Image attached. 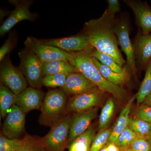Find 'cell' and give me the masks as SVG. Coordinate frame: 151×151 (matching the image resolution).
<instances>
[{
	"mask_svg": "<svg viewBox=\"0 0 151 151\" xmlns=\"http://www.w3.org/2000/svg\"><path fill=\"white\" fill-rule=\"evenodd\" d=\"M146 138L147 139V140L148 141L151 147V129L150 131V133H149L148 134Z\"/></svg>",
	"mask_w": 151,
	"mask_h": 151,
	"instance_id": "obj_38",
	"label": "cell"
},
{
	"mask_svg": "<svg viewBox=\"0 0 151 151\" xmlns=\"http://www.w3.org/2000/svg\"><path fill=\"white\" fill-rule=\"evenodd\" d=\"M133 45L138 66L143 67L148 64L151 60V34L144 35L138 33Z\"/></svg>",
	"mask_w": 151,
	"mask_h": 151,
	"instance_id": "obj_17",
	"label": "cell"
},
{
	"mask_svg": "<svg viewBox=\"0 0 151 151\" xmlns=\"http://www.w3.org/2000/svg\"><path fill=\"white\" fill-rule=\"evenodd\" d=\"M92 60L103 77L109 82L119 86L129 81V72L126 66L121 72H116L106 65L102 64L96 58L92 57Z\"/></svg>",
	"mask_w": 151,
	"mask_h": 151,
	"instance_id": "obj_18",
	"label": "cell"
},
{
	"mask_svg": "<svg viewBox=\"0 0 151 151\" xmlns=\"http://www.w3.org/2000/svg\"><path fill=\"white\" fill-rule=\"evenodd\" d=\"M25 113L14 105L6 117L2 134L9 139H19L25 131Z\"/></svg>",
	"mask_w": 151,
	"mask_h": 151,
	"instance_id": "obj_10",
	"label": "cell"
},
{
	"mask_svg": "<svg viewBox=\"0 0 151 151\" xmlns=\"http://www.w3.org/2000/svg\"><path fill=\"white\" fill-rule=\"evenodd\" d=\"M114 32L117 37L118 44L127 56L126 68L133 74L137 71V64L134 50L129 36V29L128 21L126 19H122L115 22Z\"/></svg>",
	"mask_w": 151,
	"mask_h": 151,
	"instance_id": "obj_8",
	"label": "cell"
},
{
	"mask_svg": "<svg viewBox=\"0 0 151 151\" xmlns=\"http://www.w3.org/2000/svg\"><path fill=\"white\" fill-rule=\"evenodd\" d=\"M115 111V104L112 99L107 100L105 105L101 111L99 118V132H102L107 128L110 122Z\"/></svg>",
	"mask_w": 151,
	"mask_h": 151,
	"instance_id": "obj_23",
	"label": "cell"
},
{
	"mask_svg": "<svg viewBox=\"0 0 151 151\" xmlns=\"http://www.w3.org/2000/svg\"><path fill=\"white\" fill-rule=\"evenodd\" d=\"M133 11L144 35L151 32V7L146 3L134 0L124 1Z\"/></svg>",
	"mask_w": 151,
	"mask_h": 151,
	"instance_id": "obj_16",
	"label": "cell"
},
{
	"mask_svg": "<svg viewBox=\"0 0 151 151\" xmlns=\"http://www.w3.org/2000/svg\"><path fill=\"white\" fill-rule=\"evenodd\" d=\"M130 147L134 151H151L150 145L146 138H137Z\"/></svg>",
	"mask_w": 151,
	"mask_h": 151,
	"instance_id": "obj_32",
	"label": "cell"
},
{
	"mask_svg": "<svg viewBox=\"0 0 151 151\" xmlns=\"http://www.w3.org/2000/svg\"><path fill=\"white\" fill-rule=\"evenodd\" d=\"M100 151H107V150H106V148H103V149H102V150H100Z\"/></svg>",
	"mask_w": 151,
	"mask_h": 151,
	"instance_id": "obj_39",
	"label": "cell"
},
{
	"mask_svg": "<svg viewBox=\"0 0 151 151\" xmlns=\"http://www.w3.org/2000/svg\"><path fill=\"white\" fill-rule=\"evenodd\" d=\"M137 137L136 133L128 127L121 133L113 143L119 148L127 149L129 146H131L132 143Z\"/></svg>",
	"mask_w": 151,
	"mask_h": 151,
	"instance_id": "obj_29",
	"label": "cell"
},
{
	"mask_svg": "<svg viewBox=\"0 0 151 151\" xmlns=\"http://www.w3.org/2000/svg\"><path fill=\"white\" fill-rule=\"evenodd\" d=\"M95 136L96 130L90 126L68 146V151H89Z\"/></svg>",
	"mask_w": 151,
	"mask_h": 151,
	"instance_id": "obj_21",
	"label": "cell"
},
{
	"mask_svg": "<svg viewBox=\"0 0 151 151\" xmlns=\"http://www.w3.org/2000/svg\"><path fill=\"white\" fill-rule=\"evenodd\" d=\"M137 119L151 124V106L142 105L136 113Z\"/></svg>",
	"mask_w": 151,
	"mask_h": 151,
	"instance_id": "obj_33",
	"label": "cell"
},
{
	"mask_svg": "<svg viewBox=\"0 0 151 151\" xmlns=\"http://www.w3.org/2000/svg\"><path fill=\"white\" fill-rule=\"evenodd\" d=\"M68 75L64 73H57L45 76L42 81V85L51 88L59 87L62 88L65 85Z\"/></svg>",
	"mask_w": 151,
	"mask_h": 151,
	"instance_id": "obj_27",
	"label": "cell"
},
{
	"mask_svg": "<svg viewBox=\"0 0 151 151\" xmlns=\"http://www.w3.org/2000/svg\"><path fill=\"white\" fill-rule=\"evenodd\" d=\"M134 98L135 97H134L130 100L122 109L116 125L112 130L108 142L114 143L121 133L128 127L130 111Z\"/></svg>",
	"mask_w": 151,
	"mask_h": 151,
	"instance_id": "obj_20",
	"label": "cell"
},
{
	"mask_svg": "<svg viewBox=\"0 0 151 151\" xmlns=\"http://www.w3.org/2000/svg\"><path fill=\"white\" fill-rule=\"evenodd\" d=\"M107 151H119L120 148L113 143H110V144L106 147Z\"/></svg>",
	"mask_w": 151,
	"mask_h": 151,
	"instance_id": "obj_36",
	"label": "cell"
},
{
	"mask_svg": "<svg viewBox=\"0 0 151 151\" xmlns=\"http://www.w3.org/2000/svg\"><path fill=\"white\" fill-rule=\"evenodd\" d=\"M89 48L84 51L72 52L69 61L70 64L76 68L79 72L97 86L101 92H108L118 99L124 98L126 94L125 90L105 79L94 65Z\"/></svg>",
	"mask_w": 151,
	"mask_h": 151,
	"instance_id": "obj_2",
	"label": "cell"
},
{
	"mask_svg": "<svg viewBox=\"0 0 151 151\" xmlns=\"http://www.w3.org/2000/svg\"><path fill=\"white\" fill-rule=\"evenodd\" d=\"M114 17L106 10L100 17L85 22L83 31L88 38L90 46L112 57L122 67L126 61L118 47Z\"/></svg>",
	"mask_w": 151,
	"mask_h": 151,
	"instance_id": "obj_1",
	"label": "cell"
},
{
	"mask_svg": "<svg viewBox=\"0 0 151 151\" xmlns=\"http://www.w3.org/2000/svg\"><path fill=\"white\" fill-rule=\"evenodd\" d=\"M1 62V83L18 95L27 88L26 78L19 68L13 65L8 55Z\"/></svg>",
	"mask_w": 151,
	"mask_h": 151,
	"instance_id": "obj_6",
	"label": "cell"
},
{
	"mask_svg": "<svg viewBox=\"0 0 151 151\" xmlns=\"http://www.w3.org/2000/svg\"><path fill=\"white\" fill-rule=\"evenodd\" d=\"M22 139L23 144L19 151H45L41 138L27 135Z\"/></svg>",
	"mask_w": 151,
	"mask_h": 151,
	"instance_id": "obj_28",
	"label": "cell"
},
{
	"mask_svg": "<svg viewBox=\"0 0 151 151\" xmlns=\"http://www.w3.org/2000/svg\"><path fill=\"white\" fill-rule=\"evenodd\" d=\"M107 2L108 7L106 10L111 15L114 17L116 14L120 12V1L118 0H108Z\"/></svg>",
	"mask_w": 151,
	"mask_h": 151,
	"instance_id": "obj_35",
	"label": "cell"
},
{
	"mask_svg": "<svg viewBox=\"0 0 151 151\" xmlns=\"http://www.w3.org/2000/svg\"><path fill=\"white\" fill-rule=\"evenodd\" d=\"M17 95L6 86L1 83L0 85V111L1 116L6 118L9 111L15 105Z\"/></svg>",
	"mask_w": 151,
	"mask_h": 151,
	"instance_id": "obj_22",
	"label": "cell"
},
{
	"mask_svg": "<svg viewBox=\"0 0 151 151\" xmlns=\"http://www.w3.org/2000/svg\"><path fill=\"white\" fill-rule=\"evenodd\" d=\"M124 151H133V150H132V149H126V150H125Z\"/></svg>",
	"mask_w": 151,
	"mask_h": 151,
	"instance_id": "obj_40",
	"label": "cell"
},
{
	"mask_svg": "<svg viewBox=\"0 0 151 151\" xmlns=\"http://www.w3.org/2000/svg\"><path fill=\"white\" fill-rule=\"evenodd\" d=\"M128 127L138 137L146 138L151 129V124L140 119L130 118Z\"/></svg>",
	"mask_w": 151,
	"mask_h": 151,
	"instance_id": "obj_26",
	"label": "cell"
},
{
	"mask_svg": "<svg viewBox=\"0 0 151 151\" xmlns=\"http://www.w3.org/2000/svg\"><path fill=\"white\" fill-rule=\"evenodd\" d=\"M151 92V60L146 69L145 78L136 95L138 104L143 103L146 97Z\"/></svg>",
	"mask_w": 151,
	"mask_h": 151,
	"instance_id": "obj_25",
	"label": "cell"
},
{
	"mask_svg": "<svg viewBox=\"0 0 151 151\" xmlns=\"http://www.w3.org/2000/svg\"><path fill=\"white\" fill-rule=\"evenodd\" d=\"M20 59L19 68L31 87L40 89L42 81V64L37 56L30 49L25 47L18 53Z\"/></svg>",
	"mask_w": 151,
	"mask_h": 151,
	"instance_id": "obj_5",
	"label": "cell"
},
{
	"mask_svg": "<svg viewBox=\"0 0 151 151\" xmlns=\"http://www.w3.org/2000/svg\"><path fill=\"white\" fill-rule=\"evenodd\" d=\"M89 51L92 57L96 58L102 64L110 68L114 71L121 72L124 70V68L118 64L113 58L109 55L98 51L92 47L89 48Z\"/></svg>",
	"mask_w": 151,
	"mask_h": 151,
	"instance_id": "obj_24",
	"label": "cell"
},
{
	"mask_svg": "<svg viewBox=\"0 0 151 151\" xmlns=\"http://www.w3.org/2000/svg\"><path fill=\"white\" fill-rule=\"evenodd\" d=\"M15 41L13 37H9L0 48V61H2L13 49Z\"/></svg>",
	"mask_w": 151,
	"mask_h": 151,
	"instance_id": "obj_34",
	"label": "cell"
},
{
	"mask_svg": "<svg viewBox=\"0 0 151 151\" xmlns=\"http://www.w3.org/2000/svg\"><path fill=\"white\" fill-rule=\"evenodd\" d=\"M9 3L15 9L0 27V35L3 36L18 23L23 20L33 21L36 15L31 12L29 7L32 1L29 0H11Z\"/></svg>",
	"mask_w": 151,
	"mask_h": 151,
	"instance_id": "obj_9",
	"label": "cell"
},
{
	"mask_svg": "<svg viewBox=\"0 0 151 151\" xmlns=\"http://www.w3.org/2000/svg\"><path fill=\"white\" fill-rule=\"evenodd\" d=\"M143 104L151 106V92L146 97L145 99L143 102Z\"/></svg>",
	"mask_w": 151,
	"mask_h": 151,
	"instance_id": "obj_37",
	"label": "cell"
},
{
	"mask_svg": "<svg viewBox=\"0 0 151 151\" xmlns=\"http://www.w3.org/2000/svg\"><path fill=\"white\" fill-rule=\"evenodd\" d=\"M79 72L78 69L70 64L68 61L62 60H55L42 63V75L64 73H70Z\"/></svg>",
	"mask_w": 151,
	"mask_h": 151,
	"instance_id": "obj_19",
	"label": "cell"
},
{
	"mask_svg": "<svg viewBox=\"0 0 151 151\" xmlns=\"http://www.w3.org/2000/svg\"><path fill=\"white\" fill-rule=\"evenodd\" d=\"M112 130L105 129L99 132L94 137L89 151H100L108 142Z\"/></svg>",
	"mask_w": 151,
	"mask_h": 151,
	"instance_id": "obj_31",
	"label": "cell"
},
{
	"mask_svg": "<svg viewBox=\"0 0 151 151\" xmlns=\"http://www.w3.org/2000/svg\"><path fill=\"white\" fill-rule=\"evenodd\" d=\"M44 97V94L41 90L30 86L17 95L15 105L26 113L40 109Z\"/></svg>",
	"mask_w": 151,
	"mask_h": 151,
	"instance_id": "obj_15",
	"label": "cell"
},
{
	"mask_svg": "<svg viewBox=\"0 0 151 151\" xmlns=\"http://www.w3.org/2000/svg\"><path fill=\"white\" fill-rule=\"evenodd\" d=\"M99 89L70 97L68 101L66 114L85 112L94 108L102 98Z\"/></svg>",
	"mask_w": 151,
	"mask_h": 151,
	"instance_id": "obj_12",
	"label": "cell"
},
{
	"mask_svg": "<svg viewBox=\"0 0 151 151\" xmlns=\"http://www.w3.org/2000/svg\"><path fill=\"white\" fill-rule=\"evenodd\" d=\"M67 97L61 89H53L47 92L40 108V124L51 127L67 115Z\"/></svg>",
	"mask_w": 151,
	"mask_h": 151,
	"instance_id": "obj_3",
	"label": "cell"
},
{
	"mask_svg": "<svg viewBox=\"0 0 151 151\" xmlns=\"http://www.w3.org/2000/svg\"><path fill=\"white\" fill-rule=\"evenodd\" d=\"M97 108H94L85 112L75 113L72 115L68 136V146L77 137L89 129L91 122L97 116Z\"/></svg>",
	"mask_w": 151,
	"mask_h": 151,
	"instance_id": "obj_13",
	"label": "cell"
},
{
	"mask_svg": "<svg viewBox=\"0 0 151 151\" xmlns=\"http://www.w3.org/2000/svg\"><path fill=\"white\" fill-rule=\"evenodd\" d=\"M25 47L30 49L42 62L55 60H62L69 62L72 52H67L54 47L46 45L41 40L28 36L25 41Z\"/></svg>",
	"mask_w": 151,
	"mask_h": 151,
	"instance_id": "obj_7",
	"label": "cell"
},
{
	"mask_svg": "<svg viewBox=\"0 0 151 151\" xmlns=\"http://www.w3.org/2000/svg\"><path fill=\"white\" fill-rule=\"evenodd\" d=\"M62 89L66 95L70 97L99 89L80 72L68 74Z\"/></svg>",
	"mask_w": 151,
	"mask_h": 151,
	"instance_id": "obj_14",
	"label": "cell"
},
{
	"mask_svg": "<svg viewBox=\"0 0 151 151\" xmlns=\"http://www.w3.org/2000/svg\"><path fill=\"white\" fill-rule=\"evenodd\" d=\"M41 40L46 45L57 47L70 53L84 51L91 47L88 38L84 32L68 37Z\"/></svg>",
	"mask_w": 151,
	"mask_h": 151,
	"instance_id": "obj_11",
	"label": "cell"
},
{
	"mask_svg": "<svg viewBox=\"0 0 151 151\" xmlns=\"http://www.w3.org/2000/svg\"><path fill=\"white\" fill-rule=\"evenodd\" d=\"M22 144V139H9L1 133L0 151H19Z\"/></svg>",
	"mask_w": 151,
	"mask_h": 151,
	"instance_id": "obj_30",
	"label": "cell"
},
{
	"mask_svg": "<svg viewBox=\"0 0 151 151\" xmlns=\"http://www.w3.org/2000/svg\"><path fill=\"white\" fill-rule=\"evenodd\" d=\"M72 116L68 114L51 127L41 141L45 151H64L68 147V139Z\"/></svg>",
	"mask_w": 151,
	"mask_h": 151,
	"instance_id": "obj_4",
	"label": "cell"
}]
</instances>
